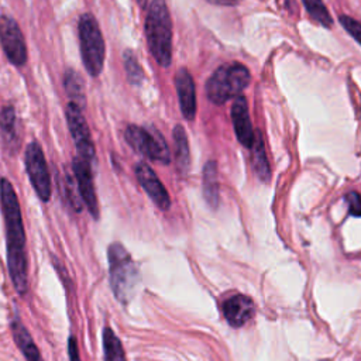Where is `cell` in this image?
Wrapping results in <instances>:
<instances>
[{"mask_svg": "<svg viewBox=\"0 0 361 361\" xmlns=\"http://www.w3.org/2000/svg\"><path fill=\"white\" fill-rule=\"evenodd\" d=\"M223 314L233 327L244 326L255 312L254 302L245 295H233L223 302Z\"/></svg>", "mask_w": 361, "mask_h": 361, "instance_id": "obj_13", "label": "cell"}, {"mask_svg": "<svg viewBox=\"0 0 361 361\" xmlns=\"http://www.w3.org/2000/svg\"><path fill=\"white\" fill-rule=\"evenodd\" d=\"M134 171H135L137 180L140 182V185L142 186L145 193L151 197V200L161 210L169 209V206H171L169 195H168L165 186L162 185V182L159 180V178L157 176V173L152 171V168L145 162H138L135 165Z\"/></svg>", "mask_w": 361, "mask_h": 361, "instance_id": "obj_11", "label": "cell"}, {"mask_svg": "<svg viewBox=\"0 0 361 361\" xmlns=\"http://www.w3.org/2000/svg\"><path fill=\"white\" fill-rule=\"evenodd\" d=\"M65 195H66V199L69 202V204L73 207L75 212H80L82 210V200H80V196L78 193H75L73 190V180L71 178V175H65Z\"/></svg>", "mask_w": 361, "mask_h": 361, "instance_id": "obj_24", "label": "cell"}, {"mask_svg": "<svg viewBox=\"0 0 361 361\" xmlns=\"http://www.w3.org/2000/svg\"><path fill=\"white\" fill-rule=\"evenodd\" d=\"M0 133L10 154L20 149V135L17 130V114L13 106H4L0 111Z\"/></svg>", "mask_w": 361, "mask_h": 361, "instance_id": "obj_15", "label": "cell"}, {"mask_svg": "<svg viewBox=\"0 0 361 361\" xmlns=\"http://www.w3.org/2000/svg\"><path fill=\"white\" fill-rule=\"evenodd\" d=\"M251 148H252V169L255 171L259 180L268 182L271 179V168L267 158L264 140L259 131H255V138Z\"/></svg>", "mask_w": 361, "mask_h": 361, "instance_id": "obj_19", "label": "cell"}, {"mask_svg": "<svg viewBox=\"0 0 361 361\" xmlns=\"http://www.w3.org/2000/svg\"><path fill=\"white\" fill-rule=\"evenodd\" d=\"M145 37L151 55L161 66L172 61V21L165 0H152L145 17Z\"/></svg>", "mask_w": 361, "mask_h": 361, "instance_id": "obj_2", "label": "cell"}, {"mask_svg": "<svg viewBox=\"0 0 361 361\" xmlns=\"http://www.w3.org/2000/svg\"><path fill=\"white\" fill-rule=\"evenodd\" d=\"M0 45L10 63L23 66L27 62V44L24 35L13 17L0 16Z\"/></svg>", "mask_w": 361, "mask_h": 361, "instance_id": "obj_9", "label": "cell"}, {"mask_svg": "<svg viewBox=\"0 0 361 361\" xmlns=\"http://www.w3.org/2000/svg\"><path fill=\"white\" fill-rule=\"evenodd\" d=\"M68 357H69V361H80L79 348H78L75 336H71L68 340Z\"/></svg>", "mask_w": 361, "mask_h": 361, "instance_id": "obj_27", "label": "cell"}, {"mask_svg": "<svg viewBox=\"0 0 361 361\" xmlns=\"http://www.w3.org/2000/svg\"><path fill=\"white\" fill-rule=\"evenodd\" d=\"M206 1L216 4V6H235L241 0H206Z\"/></svg>", "mask_w": 361, "mask_h": 361, "instance_id": "obj_28", "label": "cell"}, {"mask_svg": "<svg viewBox=\"0 0 361 361\" xmlns=\"http://www.w3.org/2000/svg\"><path fill=\"white\" fill-rule=\"evenodd\" d=\"M65 114L69 133L78 151V157L87 161L89 164H93L96 159V148L92 141L90 130L83 116V110L75 103L69 102L65 109Z\"/></svg>", "mask_w": 361, "mask_h": 361, "instance_id": "obj_8", "label": "cell"}, {"mask_svg": "<svg viewBox=\"0 0 361 361\" xmlns=\"http://www.w3.org/2000/svg\"><path fill=\"white\" fill-rule=\"evenodd\" d=\"M72 172L76 182V189L80 196L82 203L89 210L90 216L97 220L99 219V202L93 180V172H92V164L87 161L79 158L78 155L72 159Z\"/></svg>", "mask_w": 361, "mask_h": 361, "instance_id": "obj_10", "label": "cell"}, {"mask_svg": "<svg viewBox=\"0 0 361 361\" xmlns=\"http://www.w3.org/2000/svg\"><path fill=\"white\" fill-rule=\"evenodd\" d=\"M137 3H138V6H140L141 8H145L147 4H148V0H137Z\"/></svg>", "mask_w": 361, "mask_h": 361, "instance_id": "obj_29", "label": "cell"}, {"mask_svg": "<svg viewBox=\"0 0 361 361\" xmlns=\"http://www.w3.org/2000/svg\"><path fill=\"white\" fill-rule=\"evenodd\" d=\"M307 13L320 24L330 28L333 25V18L322 0H302Z\"/></svg>", "mask_w": 361, "mask_h": 361, "instance_id": "obj_23", "label": "cell"}, {"mask_svg": "<svg viewBox=\"0 0 361 361\" xmlns=\"http://www.w3.org/2000/svg\"><path fill=\"white\" fill-rule=\"evenodd\" d=\"M110 286L117 300L128 303L135 293L140 274L131 255L120 243H111L107 248Z\"/></svg>", "mask_w": 361, "mask_h": 361, "instance_id": "obj_3", "label": "cell"}, {"mask_svg": "<svg viewBox=\"0 0 361 361\" xmlns=\"http://www.w3.org/2000/svg\"><path fill=\"white\" fill-rule=\"evenodd\" d=\"M24 162L30 183L35 190L37 196L42 202H48L52 195L51 173L48 171L42 147L37 141H31L27 145L24 152Z\"/></svg>", "mask_w": 361, "mask_h": 361, "instance_id": "obj_7", "label": "cell"}, {"mask_svg": "<svg viewBox=\"0 0 361 361\" xmlns=\"http://www.w3.org/2000/svg\"><path fill=\"white\" fill-rule=\"evenodd\" d=\"M11 334L14 337L17 347L20 348L21 354L25 357L27 361H44L31 334L18 317H14L11 322Z\"/></svg>", "mask_w": 361, "mask_h": 361, "instance_id": "obj_16", "label": "cell"}, {"mask_svg": "<svg viewBox=\"0 0 361 361\" xmlns=\"http://www.w3.org/2000/svg\"><path fill=\"white\" fill-rule=\"evenodd\" d=\"M231 118L234 124V131L238 138V141L244 145L251 148L255 138V131L251 126L250 114H248V106L247 100L243 94L234 97L233 106H231Z\"/></svg>", "mask_w": 361, "mask_h": 361, "instance_id": "obj_12", "label": "cell"}, {"mask_svg": "<svg viewBox=\"0 0 361 361\" xmlns=\"http://www.w3.org/2000/svg\"><path fill=\"white\" fill-rule=\"evenodd\" d=\"M0 204L6 227L7 268L14 289L24 295L28 290V259L25 231L14 186L7 178L0 179Z\"/></svg>", "mask_w": 361, "mask_h": 361, "instance_id": "obj_1", "label": "cell"}, {"mask_svg": "<svg viewBox=\"0 0 361 361\" xmlns=\"http://www.w3.org/2000/svg\"><path fill=\"white\" fill-rule=\"evenodd\" d=\"M123 63H124V69H126L128 82L134 86L141 85V82L144 79V72H142V68H141L135 54L131 49H126L123 52Z\"/></svg>", "mask_w": 361, "mask_h": 361, "instance_id": "obj_22", "label": "cell"}, {"mask_svg": "<svg viewBox=\"0 0 361 361\" xmlns=\"http://www.w3.org/2000/svg\"><path fill=\"white\" fill-rule=\"evenodd\" d=\"M250 71L241 63L221 65L214 71L206 83V94L214 104H223L241 92L250 83Z\"/></svg>", "mask_w": 361, "mask_h": 361, "instance_id": "obj_5", "label": "cell"}, {"mask_svg": "<svg viewBox=\"0 0 361 361\" xmlns=\"http://www.w3.org/2000/svg\"><path fill=\"white\" fill-rule=\"evenodd\" d=\"M78 35L83 66L92 78H97L104 66L106 45L93 14L85 13L79 17Z\"/></svg>", "mask_w": 361, "mask_h": 361, "instance_id": "obj_4", "label": "cell"}, {"mask_svg": "<svg viewBox=\"0 0 361 361\" xmlns=\"http://www.w3.org/2000/svg\"><path fill=\"white\" fill-rule=\"evenodd\" d=\"M345 202L348 204L350 214L361 217V196L357 192H348L345 195Z\"/></svg>", "mask_w": 361, "mask_h": 361, "instance_id": "obj_26", "label": "cell"}, {"mask_svg": "<svg viewBox=\"0 0 361 361\" xmlns=\"http://www.w3.org/2000/svg\"><path fill=\"white\" fill-rule=\"evenodd\" d=\"M63 86L71 102L83 110L86 106V90L82 76L72 68L66 69L63 76Z\"/></svg>", "mask_w": 361, "mask_h": 361, "instance_id": "obj_18", "label": "cell"}, {"mask_svg": "<svg viewBox=\"0 0 361 361\" xmlns=\"http://www.w3.org/2000/svg\"><path fill=\"white\" fill-rule=\"evenodd\" d=\"M173 144H175V162L182 175H186L190 166V152L185 128L180 124L173 127Z\"/></svg>", "mask_w": 361, "mask_h": 361, "instance_id": "obj_17", "label": "cell"}, {"mask_svg": "<svg viewBox=\"0 0 361 361\" xmlns=\"http://www.w3.org/2000/svg\"><path fill=\"white\" fill-rule=\"evenodd\" d=\"M124 138L127 144L142 157L151 161L161 162L164 165L169 164V148L165 142V138L155 127H140L135 124H130L124 130Z\"/></svg>", "mask_w": 361, "mask_h": 361, "instance_id": "obj_6", "label": "cell"}, {"mask_svg": "<svg viewBox=\"0 0 361 361\" xmlns=\"http://www.w3.org/2000/svg\"><path fill=\"white\" fill-rule=\"evenodd\" d=\"M175 87L179 99V106L186 120H193L196 116V93L195 82L188 69L180 68L175 75Z\"/></svg>", "mask_w": 361, "mask_h": 361, "instance_id": "obj_14", "label": "cell"}, {"mask_svg": "<svg viewBox=\"0 0 361 361\" xmlns=\"http://www.w3.org/2000/svg\"><path fill=\"white\" fill-rule=\"evenodd\" d=\"M340 24L361 45V23L348 16H340Z\"/></svg>", "mask_w": 361, "mask_h": 361, "instance_id": "obj_25", "label": "cell"}, {"mask_svg": "<svg viewBox=\"0 0 361 361\" xmlns=\"http://www.w3.org/2000/svg\"><path fill=\"white\" fill-rule=\"evenodd\" d=\"M203 195L212 209L219 206V176L214 161H209L203 168Z\"/></svg>", "mask_w": 361, "mask_h": 361, "instance_id": "obj_20", "label": "cell"}, {"mask_svg": "<svg viewBox=\"0 0 361 361\" xmlns=\"http://www.w3.org/2000/svg\"><path fill=\"white\" fill-rule=\"evenodd\" d=\"M103 357L104 361H126L123 344L111 327L103 329Z\"/></svg>", "mask_w": 361, "mask_h": 361, "instance_id": "obj_21", "label": "cell"}]
</instances>
